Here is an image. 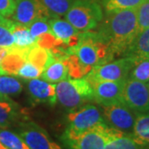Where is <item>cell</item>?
<instances>
[{
    "label": "cell",
    "instance_id": "obj_9",
    "mask_svg": "<svg viewBox=\"0 0 149 149\" xmlns=\"http://www.w3.org/2000/svg\"><path fill=\"white\" fill-rule=\"evenodd\" d=\"M102 114L107 124L120 132L131 134L137 113L123 103L102 106Z\"/></svg>",
    "mask_w": 149,
    "mask_h": 149
},
{
    "label": "cell",
    "instance_id": "obj_12",
    "mask_svg": "<svg viewBox=\"0 0 149 149\" xmlns=\"http://www.w3.org/2000/svg\"><path fill=\"white\" fill-rule=\"evenodd\" d=\"M124 81L96 80L89 82L93 90V100L101 106L122 103Z\"/></svg>",
    "mask_w": 149,
    "mask_h": 149
},
{
    "label": "cell",
    "instance_id": "obj_23",
    "mask_svg": "<svg viewBox=\"0 0 149 149\" xmlns=\"http://www.w3.org/2000/svg\"><path fill=\"white\" fill-rule=\"evenodd\" d=\"M11 32L13 37V45L19 47H27L35 44L36 38L32 36L26 25L13 22Z\"/></svg>",
    "mask_w": 149,
    "mask_h": 149
},
{
    "label": "cell",
    "instance_id": "obj_14",
    "mask_svg": "<svg viewBox=\"0 0 149 149\" xmlns=\"http://www.w3.org/2000/svg\"><path fill=\"white\" fill-rule=\"evenodd\" d=\"M21 107L9 96L0 95V128H8L25 120Z\"/></svg>",
    "mask_w": 149,
    "mask_h": 149
},
{
    "label": "cell",
    "instance_id": "obj_13",
    "mask_svg": "<svg viewBox=\"0 0 149 149\" xmlns=\"http://www.w3.org/2000/svg\"><path fill=\"white\" fill-rule=\"evenodd\" d=\"M27 91L32 101L36 104L55 105L57 102L56 85L44 80L32 79L27 83Z\"/></svg>",
    "mask_w": 149,
    "mask_h": 149
},
{
    "label": "cell",
    "instance_id": "obj_37",
    "mask_svg": "<svg viewBox=\"0 0 149 149\" xmlns=\"http://www.w3.org/2000/svg\"><path fill=\"white\" fill-rule=\"evenodd\" d=\"M0 74H5L3 72V70H1V68H0Z\"/></svg>",
    "mask_w": 149,
    "mask_h": 149
},
{
    "label": "cell",
    "instance_id": "obj_32",
    "mask_svg": "<svg viewBox=\"0 0 149 149\" xmlns=\"http://www.w3.org/2000/svg\"><path fill=\"white\" fill-rule=\"evenodd\" d=\"M42 70L38 69L35 65L31 64L30 62L27 61L25 64L22 66V68L19 70L17 76L26 79V80H32V79H38L41 77L42 74Z\"/></svg>",
    "mask_w": 149,
    "mask_h": 149
},
{
    "label": "cell",
    "instance_id": "obj_5",
    "mask_svg": "<svg viewBox=\"0 0 149 149\" xmlns=\"http://www.w3.org/2000/svg\"><path fill=\"white\" fill-rule=\"evenodd\" d=\"M64 17L80 32H87L98 27L104 13L95 0H74Z\"/></svg>",
    "mask_w": 149,
    "mask_h": 149
},
{
    "label": "cell",
    "instance_id": "obj_28",
    "mask_svg": "<svg viewBox=\"0 0 149 149\" xmlns=\"http://www.w3.org/2000/svg\"><path fill=\"white\" fill-rule=\"evenodd\" d=\"M128 78L148 84L149 82V59L134 60V65Z\"/></svg>",
    "mask_w": 149,
    "mask_h": 149
},
{
    "label": "cell",
    "instance_id": "obj_10",
    "mask_svg": "<svg viewBox=\"0 0 149 149\" xmlns=\"http://www.w3.org/2000/svg\"><path fill=\"white\" fill-rule=\"evenodd\" d=\"M17 133L31 149H61L52 140L45 129L27 119L17 123Z\"/></svg>",
    "mask_w": 149,
    "mask_h": 149
},
{
    "label": "cell",
    "instance_id": "obj_15",
    "mask_svg": "<svg viewBox=\"0 0 149 149\" xmlns=\"http://www.w3.org/2000/svg\"><path fill=\"white\" fill-rule=\"evenodd\" d=\"M30 47H19L15 45L9 47L0 62V68L3 72L5 74L17 75L19 70L27 62V53Z\"/></svg>",
    "mask_w": 149,
    "mask_h": 149
},
{
    "label": "cell",
    "instance_id": "obj_18",
    "mask_svg": "<svg viewBox=\"0 0 149 149\" xmlns=\"http://www.w3.org/2000/svg\"><path fill=\"white\" fill-rule=\"evenodd\" d=\"M54 61L55 58L49 50L40 47L36 44L32 45L27 51V61L42 71Z\"/></svg>",
    "mask_w": 149,
    "mask_h": 149
},
{
    "label": "cell",
    "instance_id": "obj_25",
    "mask_svg": "<svg viewBox=\"0 0 149 149\" xmlns=\"http://www.w3.org/2000/svg\"><path fill=\"white\" fill-rule=\"evenodd\" d=\"M0 140L8 149H31L16 132L8 128H0Z\"/></svg>",
    "mask_w": 149,
    "mask_h": 149
},
{
    "label": "cell",
    "instance_id": "obj_22",
    "mask_svg": "<svg viewBox=\"0 0 149 149\" xmlns=\"http://www.w3.org/2000/svg\"><path fill=\"white\" fill-rule=\"evenodd\" d=\"M61 61L67 68L68 78L70 79L84 78L92 70L91 67L83 64L74 54H70Z\"/></svg>",
    "mask_w": 149,
    "mask_h": 149
},
{
    "label": "cell",
    "instance_id": "obj_38",
    "mask_svg": "<svg viewBox=\"0 0 149 149\" xmlns=\"http://www.w3.org/2000/svg\"><path fill=\"white\" fill-rule=\"evenodd\" d=\"M147 85H148V91H149V82L147 84Z\"/></svg>",
    "mask_w": 149,
    "mask_h": 149
},
{
    "label": "cell",
    "instance_id": "obj_4",
    "mask_svg": "<svg viewBox=\"0 0 149 149\" xmlns=\"http://www.w3.org/2000/svg\"><path fill=\"white\" fill-rule=\"evenodd\" d=\"M119 132L101 123L78 134L64 133L61 139L67 149H104L109 140Z\"/></svg>",
    "mask_w": 149,
    "mask_h": 149
},
{
    "label": "cell",
    "instance_id": "obj_19",
    "mask_svg": "<svg viewBox=\"0 0 149 149\" xmlns=\"http://www.w3.org/2000/svg\"><path fill=\"white\" fill-rule=\"evenodd\" d=\"M130 135L139 143L149 148V112L137 113L133 132Z\"/></svg>",
    "mask_w": 149,
    "mask_h": 149
},
{
    "label": "cell",
    "instance_id": "obj_11",
    "mask_svg": "<svg viewBox=\"0 0 149 149\" xmlns=\"http://www.w3.org/2000/svg\"><path fill=\"white\" fill-rule=\"evenodd\" d=\"M14 4L11 18L15 22L27 26L38 18H52L50 13L40 0H14Z\"/></svg>",
    "mask_w": 149,
    "mask_h": 149
},
{
    "label": "cell",
    "instance_id": "obj_7",
    "mask_svg": "<svg viewBox=\"0 0 149 149\" xmlns=\"http://www.w3.org/2000/svg\"><path fill=\"white\" fill-rule=\"evenodd\" d=\"M67 128L64 133L78 134L95 125L105 123L102 111L93 104H85L67 114Z\"/></svg>",
    "mask_w": 149,
    "mask_h": 149
},
{
    "label": "cell",
    "instance_id": "obj_27",
    "mask_svg": "<svg viewBox=\"0 0 149 149\" xmlns=\"http://www.w3.org/2000/svg\"><path fill=\"white\" fill-rule=\"evenodd\" d=\"M50 13L52 18L61 17L69 10L74 0H40Z\"/></svg>",
    "mask_w": 149,
    "mask_h": 149
},
{
    "label": "cell",
    "instance_id": "obj_17",
    "mask_svg": "<svg viewBox=\"0 0 149 149\" xmlns=\"http://www.w3.org/2000/svg\"><path fill=\"white\" fill-rule=\"evenodd\" d=\"M124 56L134 60L149 59V27L139 32Z\"/></svg>",
    "mask_w": 149,
    "mask_h": 149
},
{
    "label": "cell",
    "instance_id": "obj_30",
    "mask_svg": "<svg viewBox=\"0 0 149 149\" xmlns=\"http://www.w3.org/2000/svg\"><path fill=\"white\" fill-rule=\"evenodd\" d=\"M139 31L149 27V0H146L135 8Z\"/></svg>",
    "mask_w": 149,
    "mask_h": 149
},
{
    "label": "cell",
    "instance_id": "obj_6",
    "mask_svg": "<svg viewBox=\"0 0 149 149\" xmlns=\"http://www.w3.org/2000/svg\"><path fill=\"white\" fill-rule=\"evenodd\" d=\"M133 65L134 59L130 56H124L116 61L113 60L94 67L85 78L88 82L96 80L124 81L128 78Z\"/></svg>",
    "mask_w": 149,
    "mask_h": 149
},
{
    "label": "cell",
    "instance_id": "obj_26",
    "mask_svg": "<svg viewBox=\"0 0 149 149\" xmlns=\"http://www.w3.org/2000/svg\"><path fill=\"white\" fill-rule=\"evenodd\" d=\"M22 88L21 82L15 77L9 74H0V95H18Z\"/></svg>",
    "mask_w": 149,
    "mask_h": 149
},
{
    "label": "cell",
    "instance_id": "obj_35",
    "mask_svg": "<svg viewBox=\"0 0 149 149\" xmlns=\"http://www.w3.org/2000/svg\"><path fill=\"white\" fill-rule=\"evenodd\" d=\"M9 21H10L9 19H8L6 17L3 16V15L0 13V24H5V23H8Z\"/></svg>",
    "mask_w": 149,
    "mask_h": 149
},
{
    "label": "cell",
    "instance_id": "obj_29",
    "mask_svg": "<svg viewBox=\"0 0 149 149\" xmlns=\"http://www.w3.org/2000/svg\"><path fill=\"white\" fill-rule=\"evenodd\" d=\"M35 44L40 47L51 50L52 48L57 47L64 45L65 42H62L61 39L55 37L51 32H48L39 36V37H37L36 38Z\"/></svg>",
    "mask_w": 149,
    "mask_h": 149
},
{
    "label": "cell",
    "instance_id": "obj_1",
    "mask_svg": "<svg viewBox=\"0 0 149 149\" xmlns=\"http://www.w3.org/2000/svg\"><path fill=\"white\" fill-rule=\"evenodd\" d=\"M116 56H125L139 31L135 8L104 13L96 28Z\"/></svg>",
    "mask_w": 149,
    "mask_h": 149
},
{
    "label": "cell",
    "instance_id": "obj_33",
    "mask_svg": "<svg viewBox=\"0 0 149 149\" xmlns=\"http://www.w3.org/2000/svg\"><path fill=\"white\" fill-rule=\"evenodd\" d=\"M13 21L8 22L5 24H0V47H9L13 45V37L11 32V27Z\"/></svg>",
    "mask_w": 149,
    "mask_h": 149
},
{
    "label": "cell",
    "instance_id": "obj_8",
    "mask_svg": "<svg viewBox=\"0 0 149 149\" xmlns=\"http://www.w3.org/2000/svg\"><path fill=\"white\" fill-rule=\"evenodd\" d=\"M122 103L136 113L149 112V91L148 85L128 78L122 91Z\"/></svg>",
    "mask_w": 149,
    "mask_h": 149
},
{
    "label": "cell",
    "instance_id": "obj_3",
    "mask_svg": "<svg viewBox=\"0 0 149 149\" xmlns=\"http://www.w3.org/2000/svg\"><path fill=\"white\" fill-rule=\"evenodd\" d=\"M57 101L69 111L85 105L93 100V90L91 84L84 78L65 79L56 85Z\"/></svg>",
    "mask_w": 149,
    "mask_h": 149
},
{
    "label": "cell",
    "instance_id": "obj_36",
    "mask_svg": "<svg viewBox=\"0 0 149 149\" xmlns=\"http://www.w3.org/2000/svg\"><path fill=\"white\" fill-rule=\"evenodd\" d=\"M0 149H8L7 147L4 146V144L2 143V141L0 140Z\"/></svg>",
    "mask_w": 149,
    "mask_h": 149
},
{
    "label": "cell",
    "instance_id": "obj_16",
    "mask_svg": "<svg viewBox=\"0 0 149 149\" xmlns=\"http://www.w3.org/2000/svg\"><path fill=\"white\" fill-rule=\"evenodd\" d=\"M49 23L51 32L55 37L64 42L68 47H74L78 44L80 32L69 22L59 17H53L49 19Z\"/></svg>",
    "mask_w": 149,
    "mask_h": 149
},
{
    "label": "cell",
    "instance_id": "obj_31",
    "mask_svg": "<svg viewBox=\"0 0 149 149\" xmlns=\"http://www.w3.org/2000/svg\"><path fill=\"white\" fill-rule=\"evenodd\" d=\"M49 19L50 18H47V17L38 18L31 22L29 25H27V27L32 37L37 38V37L42 35L46 32H51Z\"/></svg>",
    "mask_w": 149,
    "mask_h": 149
},
{
    "label": "cell",
    "instance_id": "obj_34",
    "mask_svg": "<svg viewBox=\"0 0 149 149\" xmlns=\"http://www.w3.org/2000/svg\"><path fill=\"white\" fill-rule=\"evenodd\" d=\"M14 0H0V13L4 17H11L14 11Z\"/></svg>",
    "mask_w": 149,
    "mask_h": 149
},
{
    "label": "cell",
    "instance_id": "obj_2",
    "mask_svg": "<svg viewBox=\"0 0 149 149\" xmlns=\"http://www.w3.org/2000/svg\"><path fill=\"white\" fill-rule=\"evenodd\" d=\"M69 52L92 69L115 58L109 44L97 31L80 32L79 42L74 47L69 48Z\"/></svg>",
    "mask_w": 149,
    "mask_h": 149
},
{
    "label": "cell",
    "instance_id": "obj_20",
    "mask_svg": "<svg viewBox=\"0 0 149 149\" xmlns=\"http://www.w3.org/2000/svg\"><path fill=\"white\" fill-rule=\"evenodd\" d=\"M104 149H149L139 143L130 134L119 132L109 140Z\"/></svg>",
    "mask_w": 149,
    "mask_h": 149
},
{
    "label": "cell",
    "instance_id": "obj_21",
    "mask_svg": "<svg viewBox=\"0 0 149 149\" xmlns=\"http://www.w3.org/2000/svg\"><path fill=\"white\" fill-rule=\"evenodd\" d=\"M41 77L49 83L57 84L60 81L68 78L67 68L62 61L55 60L43 70Z\"/></svg>",
    "mask_w": 149,
    "mask_h": 149
},
{
    "label": "cell",
    "instance_id": "obj_24",
    "mask_svg": "<svg viewBox=\"0 0 149 149\" xmlns=\"http://www.w3.org/2000/svg\"><path fill=\"white\" fill-rule=\"evenodd\" d=\"M104 13L113 11L133 9L139 7L146 0H95Z\"/></svg>",
    "mask_w": 149,
    "mask_h": 149
}]
</instances>
